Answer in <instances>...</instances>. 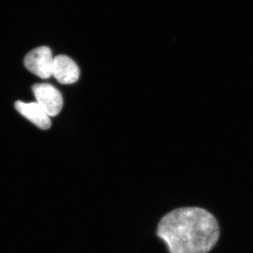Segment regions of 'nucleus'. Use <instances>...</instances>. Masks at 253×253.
I'll list each match as a JSON object with an SVG mask.
<instances>
[{"label": "nucleus", "instance_id": "1", "mask_svg": "<svg viewBox=\"0 0 253 253\" xmlns=\"http://www.w3.org/2000/svg\"><path fill=\"white\" fill-rule=\"evenodd\" d=\"M157 235L169 253H208L219 239V224L203 208H177L161 219Z\"/></svg>", "mask_w": 253, "mask_h": 253}, {"label": "nucleus", "instance_id": "4", "mask_svg": "<svg viewBox=\"0 0 253 253\" xmlns=\"http://www.w3.org/2000/svg\"><path fill=\"white\" fill-rule=\"evenodd\" d=\"M79 67L76 63L66 55H59L54 59L52 76L63 84H73L80 78Z\"/></svg>", "mask_w": 253, "mask_h": 253}, {"label": "nucleus", "instance_id": "3", "mask_svg": "<svg viewBox=\"0 0 253 253\" xmlns=\"http://www.w3.org/2000/svg\"><path fill=\"white\" fill-rule=\"evenodd\" d=\"M38 104L49 117H54L63 108L62 95L57 89L47 83L36 84L33 86Z\"/></svg>", "mask_w": 253, "mask_h": 253}, {"label": "nucleus", "instance_id": "5", "mask_svg": "<svg viewBox=\"0 0 253 253\" xmlns=\"http://www.w3.org/2000/svg\"><path fill=\"white\" fill-rule=\"evenodd\" d=\"M15 108L23 116L41 129H48L51 127V122L49 116L38 103L27 104L18 101L15 103Z\"/></svg>", "mask_w": 253, "mask_h": 253}, {"label": "nucleus", "instance_id": "2", "mask_svg": "<svg viewBox=\"0 0 253 253\" xmlns=\"http://www.w3.org/2000/svg\"><path fill=\"white\" fill-rule=\"evenodd\" d=\"M24 64L28 71L42 79L52 76L54 58L47 46H40L30 51L25 57Z\"/></svg>", "mask_w": 253, "mask_h": 253}]
</instances>
